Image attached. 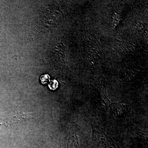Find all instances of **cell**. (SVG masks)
Instances as JSON below:
<instances>
[{
	"label": "cell",
	"mask_w": 148,
	"mask_h": 148,
	"mask_svg": "<svg viewBox=\"0 0 148 148\" xmlns=\"http://www.w3.org/2000/svg\"><path fill=\"white\" fill-rule=\"evenodd\" d=\"M49 87L51 90H55L58 86V83L56 80L51 81L48 85Z\"/></svg>",
	"instance_id": "6da1fadb"
},
{
	"label": "cell",
	"mask_w": 148,
	"mask_h": 148,
	"mask_svg": "<svg viewBox=\"0 0 148 148\" xmlns=\"http://www.w3.org/2000/svg\"><path fill=\"white\" fill-rule=\"evenodd\" d=\"M40 79L41 80L42 83L43 84H45L47 83L49 81L50 77L48 75H42L40 77Z\"/></svg>",
	"instance_id": "7a4b0ae2"
}]
</instances>
